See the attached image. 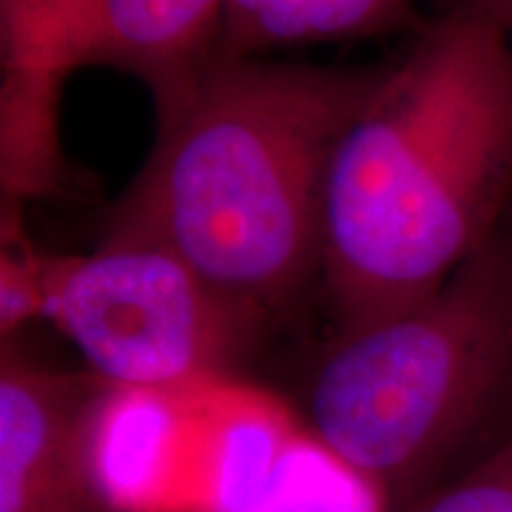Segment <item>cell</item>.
Returning a JSON list of instances; mask_svg holds the SVG:
<instances>
[{
	"label": "cell",
	"instance_id": "cell-15",
	"mask_svg": "<svg viewBox=\"0 0 512 512\" xmlns=\"http://www.w3.org/2000/svg\"><path fill=\"white\" fill-rule=\"evenodd\" d=\"M448 10L472 12L512 36V0H448Z\"/></svg>",
	"mask_w": 512,
	"mask_h": 512
},
{
	"label": "cell",
	"instance_id": "cell-9",
	"mask_svg": "<svg viewBox=\"0 0 512 512\" xmlns=\"http://www.w3.org/2000/svg\"><path fill=\"white\" fill-rule=\"evenodd\" d=\"M294 434L271 396L226 377L204 384L202 512H254Z\"/></svg>",
	"mask_w": 512,
	"mask_h": 512
},
{
	"label": "cell",
	"instance_id": "cell-10",
	"mask_svg": "<svg viewBox=\"0 0 512 512\" xmlns=\"http://www.w3.org/2000/svg\"><path fill=\"white\" fill-rule=\"evenodd\" d=\"M254 512H380V491L316 437L297 432Z\"/></svg>",
	"mask_w": 512,
	"mask_h": 512
},
{
	"label": "cell",
	"instance_id": "cell-3",
	"mask_svg": "<svg viewBox=\"0 0 512 512\" xmlns=\"http://www.w3.org/2000/svg\"><path fill=\"white\" fill-rule=\"evenodd\" d=\"M313 437L377 491L418 496L498 422L512 427V228L430 299L344 332L309 389Z\"/></svg>",
	"mask_w": 512,
	"mask_h": 512
},
{
	"label": "cell",
	"instance_id": "cell-11",
	"mask_svg": "<svg viewBox=\"0 0 512 512\" xmlns=\"http://www.w3.org/2000/svg\"><path fill=\"white\" fill-rule=\"evenodd\" d=\"M399 512H512V432Z\"/></svg>",
	"mask_w": 512,
	"mask_h": 512
},
{
	"label": "cell",
	"instance_id": "cell-2",
	"mask_svg": "<svg viewBox=\"0 0 512 512\" xmlns=\"http://www.w3.org/2000/svg\"><path fill=\"white\" fill-rule=\"evenodd\" d=\"M380 76L216 53L157 100L155 150L105 242L162 247L259 311L278 302L320 266L332 157Z\"/></svg>",
	"mask_w": 512,
	"mask_h": 512
},
{
	"label": "cell",
	"instance_id": "cell-6",
	"mask_svg": "<svg viewBox=\"0 0 512 512\" xmlns=\"http://www.w3.org/2000/svg\"><path fill=\"white\" fill-rule=\"evenodd\" d=\"M100 382L36 368L3 344L0 512H95L83 418Z\"/></svg>",
	"mask_w": 512,
	"mask_h": 512
},
{
	"label": "cell",
	"instance_id": "cell-8",
	"mask_svg": "<svg viewBox=\"0 0 512 512\" xmlns=\"http://www.w3.org/2000/svg\"><path fill=\"white\" fill-rule=\"evenodd\" d=\"M223 0H86L72 62L112 64L150 83L157 100L219 53Z\"/></svg>",
	"mask_w": 512,
	"mask_h": 512
},
{
	"label": "cell",
	"instance_id": "cell-5",
	"mask_svg": "<svg viewBox=\"0 0 512 512\" xmlns=\"http://www.w3.org/2000/svg\"><path fill=\"white\" fill-rule=\"evenodd\" d=\"M207 382L174 389L100 382L83 418V456L102 508L181 510V467H202Z\"/></svg>",
	"mask_w": 512,
	"mask_h": 512
},
{
	"label": "cell",
	"instance_id": "cell-14",
	"mask_svg": "<svg viewBox=\"0 0 512 512\" xmlns=\"http://www.w3.org/2000/svg\"><path fill=\"white\" fill-rule=\"evenodd\" d=\"M299 0H223L219 53L252 57L285 46L287 27Z\"/></svg>",
	"mask_w": 512,
	"mask_h": 512
},
{
	"label": "cell",
	"instance_id": "cell-12",
	"mask_svg": "<svg viewBox=\"0 0 512 512\" xmlns=\"http://www.w3.org/2000/svg\"><path fill=\"white\" fill-rule=\"evenodd\" d=\"M0 252V335L3 344L24 323L46 313V261L22 238L17 204L5 202Z\"/></svg>",
	"mask_w": 512,
	"mask_h": 512
},
{
	"label": "cell",
	"instance_id": "cell-16",
	"mask_svg": "<svg viewBox=\"0 0 512 512\" xmlns=\"http://www.w3.org/2000/svg\"><path fill=\"white\" fill-rule=\"evenodd\" d=\"M508 226L512 228V211H510V216H508Z\"/></svg>",
	"mask_w": 512,
	"mask_h": 512
},
{
	"label": "cell",
	"instance_id": "cell-13",
	"mask_svg": "<svg viewBox=\"0 0 512 512\" xmlns=\"http://www.w3.org/2000/svg\"><path fill=\"white\" fill-rule=\"evenodd\" d=\"M413 0H299L285 46L370 36L401 24Z\"/></svg>",
	"mask_w": 512,
	"mask_h": 512
},
{
	"label": "cell",
	"instance_id": "cell-1",
	"mask_svg": "<svg viewBox=\"0 0 512 512\" xmlns=\"http://www.w3.org/2000/svg\"><path fill=\"white\" fill-rule=\"evenodd\" d=\"M512 207V36L465 10L382 69L332 157L320 271L344 332L413 309Z\"/></svg>",
	"mask_w": 512,
	"mask_h": 512
},
{
	"label": "cell",
	"instance_id": "cell-7",
	"mask_svg": "<svg viewBox=\"0 0 512 512\" xmlns=\"http://www.w3.org/2000/svg\"><path fill=\"white\" fill-rule=\"evenodd\" d=\"M86 0H0V181L5 200L53 190L60 176L57 102L74 72Z\"/></svg>",
	"mask_w": 512,
	"mask_h": 512
},
{
	"label": "cell",
	"instance_id": "cell-4",
	"mask_svg": "<svg viewBox=\"0 0 512 512\" xmlns=\"http://www.w3.org/2000/svg\"><path fill=\"white\" fill-rule=\"evenodd\" d=\"M259 309L162 247L102 242L46 261V313L98 380L174 389L216 380Z\"/></svg>",
	"mask_w": 512,
	"mask_h": 512
}]
</instances>
